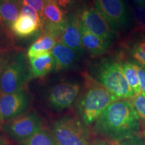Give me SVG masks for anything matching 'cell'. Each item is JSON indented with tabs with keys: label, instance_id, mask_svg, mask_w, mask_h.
<instances>
[{
	"label": "cell",
	"instance_id": "obj_14",
	"mask_svg": "<svg viewBox=\"0 0 145 145\" xmlns=\"http://www.w3.org/2000/svg\"><path fill=\"white\" fill-rule=\"evenodd\" d=\"M81 27L83 50H86L93 57H99L106 54L108 50L110 42L91 33L82 25Z\"/></svg>",
	"mask_w": 145,
	"mask_h": 145
},
{
	"label": "cell",
	"instance_id": "obj_39",
	"mask_svg": "<svg viewBox=\"0 0 145 145\" xmlns=\"http://www.w3.org/2000/svg\"><path fill=\"white\" fill-rule=\"evenodd\" d=\"M82 1H84V0H82Z\"/></svg>",
	"mask_w": 145,
	"mask_h": 145
},
{
	"label": "cell",
	"instance_id": "obj_31",
	"mask_svg": "<svg viewBox=\"0 0 145 145\" xmlns=\"http://www.w3.org/2000/svg\"><path fill=\"white\" fill-rule=\"evenodd\" d=\"M91 145H111L110 144V141H108L104 139H97L95 141H93V142L92 143Z\"/></svg>",
	"mask_w": 145,
	"mask_h": 145
},
{
	"label": "cell",
	"instance_id": "obj_1",
	"mask_svg": "<svg viewBox=\"0 0 145 145\" xmlns=\"http://www.w3.org/2000/svg\"><path fill=\"white\" fill-rule=\"evenodd\" d=\"M140 118L130 101L118 99L107 108L95 122V130L110 140L121 141L135 137Z\"/></svg>",
	"mask_w": 145,
	"mask_h": 145
},
{
	"label": "cell",
	"instance_id": "obj_29",
	"mask_svg": "<svg viewBox=\"0 0 145 145\" xmlns=\"http://www.w3.org/2000/svg\"><path fill=\"white\" fill-rule=\"evenodd\" d=\"M141 93H145V65L135 63Z\"/></svg>",
	"mask_w": 145,
	"mask_h": 145
},
{
	"label": "cell",
	"instance_id": "obj_21",
	"mask_svg": "<svg viewBox=\"0 0 145 145\" xmlns=\"http://www.w3.org/2000/svg\"><path fill=\"white\" fill-rule=\"evenodd\" d=\"M136 31L145 34V5H137L133 7Z\"/></svg>",
	"mask_w": 145,
	"mask_h": 145
},
{
	"label": "cell",
	"instance_id": "obj_5",
	"mask_svg": "<svg viewBox=\"0 0 145 145\" xmlns=\"http://www.w3.org/2000/svg\"><path fill=\"white\" fill-rule=\"evenodd\" d=\"M51 135L57 145H91L86 127L73 117L65 116L56 120Z\"/></svg>",
	"mask_w": 145,
	"mask_h": 145
},
{
	"label": "cell",
	"instance_id": "obj_20",
	"mask_svg": "<svg viewBox=\"0 0 145 145\" xmlns=\"http://www.w3.org/2000/svg\"><path fill=\"white\" fill-rule=\"evenodd\" d=\"M24 145H57L52 135L44 129L33 136Z\"/></svg>",
	"mask_w": 145,
	"mask_h": 145
},
{
	"label": "cell",
	"instance_id": "obj_25",
	"mask_svg": "<svg viewBox=\"0 0 145 145\" xmlns=\"http://www.w3.org/2000/svg\"><path fill=\"white\" fill-rule=\"evenodd\" d=\"M66 14L79 10L82 0H54Z\"/></svg>",
	"mask_w": 145,
	"mask_h": 145
},
{
	"label": "cell",
	"instance_id": "obj_12",
	"mask_svg": "<svg viewBox=\"0 0 145 145\" xmlns=\"http://www.w3.org/2000/svg\"><path fill=\"white\" fill-rule=\"evenodd\" d=\"M55 63V71L66 70L72 67L78 59L75 50L67 46L60 41H57L51 50Z\"/></svg>",
	"mask_w": 145,
	"mask_h": 145
},
{
	"label": "cell",
	"instance_id": "obj_26",
	"mask_svg": "<svg viewBox=\"0 0 145 145\" xmlns=\"http://www.w3.org/2000/svg\"><path fill=\"white\" fill-rule=\"evenodd\" d=\"M46 0H20L21 5H26L34 9L39 14L43 26V12Z\"/></svg>",
	"mask_w": 145,
	"mask_h": 145
},
{
	"label": "cell",
	"instance_id": "obj_15",
	"mask_svg": "<svg viewBox=\"0 0 145 145\" xmlns=\"http://www.w3.org/2000/svg\"><path fill=\"white\" fill-rule=\"evenodd\" d=\"M31 77H44L55 68V63L51 51L29 59Z\"/></svg>",
	"mask_w": 145,
	"mask_h": 145
},
{
	"label": "cell",
	"instance_id": "obj_38",
	"mask_svg": "<svg viewBox=\"0 0 145 145\" xmlns=\"http://www.w3.org/2000/svg\"><path fill=\"white\" fill-rule=\"evenodd\" d=\"M144 135H145V130H144Z\"/></svg>",
	"mask_w": 145,
	"mask_h": 145
},
{
	"label": "cell",
	"instance_id": "obj_18",
	"mask_svg": "<svg viewBox=\"0 0 145 145\" xmlns=\"http://www.w3.org/2000/svg\"><path fill=\"white\" fill-rule=\"evenodd\" d=\"M57 42V40L52 36L42 32L36 41L29 47L27 52V57L28 59H31L50 52Z\"/></svg>",
	"mask_w": 145,
	"mask_h": 145
},
{
	"label": "cell",
	"instance_id": "obj_30",
	"mask_svg": "<svg viewBox=\"0 0 145 145\" xmlns=\"http://www.w3.org/2000/svg\"><path fill=\"white\" fill-rule=\"evenodd\" d=\"M123 145H145L144 142L138 138L134 137L120 142Z\"/></svg>",
	"mask_w": 145,
	"mask_h": 145
},
{
	"label": "cell",
	"instance_id": "obj_35",
	"mask_svg": "<svg viewBox=\"0 0 145 145\" xmlns=\"http://www.w3.org/2000/svg\"><path fill=\"white\" fill-rule=\"evenodd\" d=\"M6 144V142H5V139L3 138L2 137L0 136V145H5Z\"/></svg>",
	"mask_w": 145,
	"mask_h": 145
},
{
	"label": "cell",
	"instance_id": "obj_17",
	"mask_svg": "<svg viewBox=\"0 0 145 145\" xmlns=\"http://www.w3.org/2000/svg\"><path fill=\"white\" fill-rule=\"evenodd\" d=\"M20 1H0V26L11 32V26L19 17Z\"/></svg>",
	"mask_w": 145,
	"mask_h": 145
},
{
	"label": "cell",
	"instance_id": "obj_37",
	"mask_svg": "<svg viewBox=\"0 0 145 145\" xmlns=\"http://www.w3.org/2000/svg\"><path fill=\"white\" fill-rule=\"evenodd\" d=\"M1 95V91H0V95Z\"/></svg>",
	"mask_w": 145,
	"mask_h": 145
},
{
	"label": "cell",
	"instance_id": "obj_32",
	"mask_svg": "<svg viewBox=\"0 0 145 145\" xmlns=\"http://www.w3.org/2000/svg\"><path fill=\"white\" fill-rule=\"evenodd\" d=\"M133 1L138 5H145V0H133Z\"/></svg>",
	"mask_w": 145,
	"mask_h": 145
},
{
	"label": "cell",
	"instance_id": "obj_2",
	"mask_svg": "<svg viewBox=\"0 0 145 145\" xmlns=\"http://www.w3.org/2000/svg\"><path fill=\"white\" fill-rule=\"evenodd\" d=\"M86 89L77 104L78 113L83 123L90 126L96 122L105 110L118 100L99 81L86 77Z\"/></svg>",
	"mask_w": 145,
	"mask_h": 145
},
{
	"label": "cell",
	"instance_id": "obj_23",
	"mask_svg": "<svg viewBox=\"0 0 145 145\" xmlns=\"http://www.w3.org/2000/svg\"><path fill=\"white\" fill-rule=\"evenodd\" d=\"M131 103L139 118L145 121V93L134 95L131 98Z\"/></svg>",
	"mask_w": 145,
	"mask_h": 145
},
{
	"label": "cell",
	"instance_id": "obj_4",
	"mask_svg": "<svg viewBox=\"0 0 145 145\" xmlns=\"http://www.w3.org/2000/svg\"><path fill=\"white\" fill-rule=\"evenodd\" d=\"M31 77L26 58L22 52H16L0 75L1 94L12 93L22 89V87Z\"/></svg>",
	"mask_w": 145,
	"mask_h": 145
},
{
	"label": "cell",
	"instance_id": "obj_19",
	"mask_svg": "<svg viewBox=\"0 0 145 145\" xmlns=\"http://www.w3.org/2000/svg\"><path fill=\"white\" fill-rule=\"evenodd\" d=\"M122 65L125 77L134 94L135 95L140 94L141 91L135 63L126 61L122 63Z\"/></svg>",
	"mask_w": 145,
	"mask_h": 145
},
{
	"label": "cell",
	"instance_id": "obj_36",
	"mask_svg": "<svg viewBox=\"0 0 145 145\" xmlns=\"http://www.w3.org/2000/svg\"><path fill=\"white\" fill-rule=\"evenodd\" d=\"M0 1H20V0H0Z\"/></svg>",
	"mask_w": 145,
	"mask_h": 145
},
{
	"label": "cell",
	"instance_id": "obj_34",
	"mask_svg": "<svg viewBox=\"0 0 145 145\" xmlns=\"http://www.w3.org/2000/svg\"><path fill=\"white\" fill-rule=\"evenodd\" d=\"M3 122H4V120H3V116H2V114H1V110H0V127L2 126Z\"/></svg>",
	"mask_w": 145,
	"mask_h": 145
},
{
	"label": "cell",
	"instance_id": "obj_33",
	"mask_svg": "<svg viewBox=\"0 0 145 145\" xmlns=\"http://www.w3.org/2000/svg\"><path fill=\"white\" fill-rule=\"evenodd\" d=\"M110 144L111 145H123L120 142L118 141H114V140H110Z\"/></svg>",
	"mask_w": 145,
	"mask_h": 145
},
{
	"label": "cell",
	"instance_id": "obj_27",
	"mask_svg": "<svg viewBox=\"0 0 145 145\" xmlns=\"http://www.w3.org/2000/svg\"><path fill=\"white\" fill-rule=\"evenodd\" d=\"M20 15L28 16L31 17L41 27L42 30V20L40 17L39 13L34 9L31 8L30 6H28V5H22Z\"/></svg>",
	"mask_w": 145,
	"mask_h": 145
},
{
	"label": "cell",
	"instance_id": "obj_11",
	"mask_svg": "<svg viewBox=\"0 0 145 145\" xmlns=\"http://www.w3.org/2000/svg\"><path fill=\"white\" fill-rule=\"evenodd\" d=\"M59 41L75 50L77 53L81 54L83 51L82 27L75 12L67 14L66 26Z\"/></svg>",
	"mask_w": 145,
	"mask_h": 145
},
{
	"label": "cell",
	"instance_id": "obj_10",
	"mask_svg": "<svg viewBox=\"0 0 145 145\" xmlns=\"http://www.w3.org/2000/svg\"><path fill=\"white\" fill-rule=\"evenodd\" d=\"M30 97L24 90L0 95V110L4 120L8 122L23 115L30 106Z\"/></svg>",
	"mask_w": 145,
	"mask_h": 145
},
{
	"label": "cell",
	"instance_id": "obj_22",
	"mask_svg": "<svg viewBox=\"0 0 145 145\" xmlns=\"http://www.w3.org/2000/svg\"><path fill=\"white\" fill-rule=\"evenodd\" d=\"M14 48V40L12 32L0 26V50Z\"/></svg>",
	"mask_w": 145,
	"mask_h": 145
},
{
	"label": "cell",
	"instance_id": "obj_9",
	"mask_svg": "<svg viewBox=\"0 0 145 145\" xmlns=\"http://www.w3.org/2000/svg\"><path fill=\"white\" fill-rule=\"evenodd\" d=\"M94 5L114 31L128 25L129 18L124 0H94Z\"/></svg>",
	"mask_w": 145,
	"mask_h": 145
},
{
	"label": "cell",
	"instance_id": "obj_7",
	"mask_svg": "<svg viewBox=\"0 0 145 145\" xmlns=\"http://www.w3.org/2000/svg\"><path fill=\"white\" fill-rule=\"evenodd\" d=\"M81 25L87 30L110 43L115 31L95 8H83L75 11Z\"/></svg>",
	"mask_w": 145,
	"mask_h": 145
},
{
	"label": "cell",
	"instance_id": "obj_8",
	"mask_svg": "<svg viewBox=\"0 0 145 145\" xmlns=\"http://www.w3.org/2000/svg\"><path fill=\"white\" fill-rule=\"evenodd\" d=\"M81 86L77 81H63L52 86L47 95V103L52 110L62 111L70 108L77 98Z\"/></svg>",
	"mask_w": 145,
	"mask_h": 145
},
{
	"label": "cell",
	"instance_id": "obj_3",
	"mask_svg": "<svg viewBox=\"0 0 145 145\" xmlns=\"http://www.w3.org/2000/svg\"><path fill=\"white\" fill-rule=\"evenodd\" d=\"M99 83L118 99H131L135 94L128 85L122 63L116 61H107L97 71Z\"/></svg>",
	"mask_w": 145,
	"mask_h": 145
},
{
	"label": "cell",
	"instance_id": "obj_24",
	"mask_svg": "<svg viewBox=\"0 0 145 145\" xmlns=\"http://www.w3.org/2000/svg\"><path fill=\"white\" fill-rule=\"evenodd\" d=\"M132 54L137 63L145 65V39L141 40L134 45Z\"/></svg>",
	"mask_w": 145,
	"mask_h": 145
},
{
	"label": "cell",
	"instance_id": "obj_6",
	"mask_svg": "<svg viewBox=\"0 0 145 145\" xmlns=\"http://www.w3.org/2000/svg\"><path fill=\"white\" fill-rule=\"evenodd\" d=\"M4 128L12 138L24 144L42 129V122L37 114L30 113L10 121Z\"/></svg>",
	"mask_w": 145,
	"mask_h": 145
},
{
	"label": "cell",
	"instance_id": "obj_28",
	"mask_svg": "<svg viewBox=\"0 0 145 145\" xmlns=\"http://www.w3.org/2000/svg\"><path fill=\"white\" fill-rule=\"evenodd\" d=\"M15 52L14 49L0 50V75L12 59Z\"/></svg>",
	"mask_w": 145,
	"mask_h": 145
},
{
	"label": "cell",
	"instance_id": "obj_16",
	"mask_svg": "<svg viewBox=\"0 0 145 145\" xmlns=\"http://www.w3.org/2000/svg\"><path fill=\"white\" fill-rule=\"evenodd\" d=\"M41 30V27L31 17L20 15L11 26L12 35L18 38L30 37Z\"/></svg>",
	"mask_w": 145,
	"mask_h": 145
},
{
	"label": "cell",
	"instance_id": "obj_13",
	"mask_svg": "<svg viewBox=\"0 0 145 145\" xmlns=\"http://www.w3.org/2000/svg\"><path fill=\"white\" fill-rule=\"evenodd\" d=\"M66 23L67 14L54 0H46L43 12V26L50 25L59 29L63 33Z\"/></svg>",
	"mask_w": 145,
	"mask_h": 145
}]
</instances>
